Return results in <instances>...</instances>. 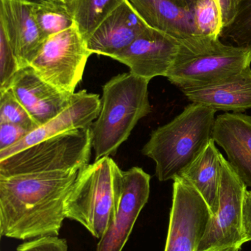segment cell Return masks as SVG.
<instances>
[{
    "instance_id": "1",
    "label": "cell",
    "mask_w": 251,
    "mask_h": 251,
    "mask_svg": "<svg viewBox=\"0 0 251 251\" xmlns=\"http://www.w3.org/2000/svg\"><path fill=\"white\" fill-rule=\"evenodd\" d=\"M80 171L0 176L1 237L30 240L58 236L64 202Z\"/></svg>"
},
{
    "instance_id": "2",
    "label": "cell",
    "mask_w": 251,
    "mask_h": 251,
    "mask_svg": "<svg viewBox=\"0 0 251 251\" xmlns=\"http://www.w3.org/2000/svg\"><path fill=\"white\" fill-rule=\"evenodd\" d=\"M216 112L192 103L169 123L151 133L142 153L154 161L159 181L180 176L203 152L213 139Z\"/></svg>"
},
{
    "instance_id": "3",
    "label": "cell",
    "mask_w": 251,
    "mask_h": 251,
    "mask_svg": "<svg viewBox=\"0 0 251 251\" xmlns=\"http://www.w3.org/2000/svg\"><path fill=\"white\" fill-rule=\"evenodd\" d=\"M149 82L129 72L105 84L100 113L90 126L94 161L116 154L138 122L150 114Z\"/></svg>"
},
{
    "instance_id": "4",
    "label": "cell",
    "mask_w": 251,
    "mask_h": 251,
    "mask_svg": "<svg viewBox=\"0 0 251 251\" xmlns=\"http://www.w3.org/2000/svg\"><path fill=\"white\" fill-rule=\"evenodd\" d=\"M251 52L224 44L219 36H195L180 41L167 74L180 89L205 86L240 73L251 66Z\"/></svg>"
},
{
    "instance_id": "5",
    "label": "cell",
    "mask_w": 251,
    "mask_h": 251,
    "mask_svg": "<svg viewBox=\"0 0 251 251\" xmlns=\"http://www.w3.org/2000/svg\"><path fill=\"white\" fill-rule=\"evenodd\" d=\"M122 174L110 156L83 168L65 199L66 218L79 223L100 240L114 210Z\"/></svg>"
},
{
    "instance_id": "6",
    "label": "cell",
    "mask_w": 251,
    "mask_h": 251,
    "mask_svg": "<svg viewBox=\"0 0 251 251\" xmlns=\"http://www.w3.org/2000/svg\"><path fill=\"white\" fill-rule=\"evenodd\" d=\"M91 128L72 130L38 142L0 160V176L81 171L89 163Z\"/></svg>"
},
{
    "instance_id": "7",
    "label": "cell",
    "mask_w": 251,
    "mask_h": 251,
    "mask_svg": "<svg viewBox=\"0 0 251 251\" xmlns=\"http://www.w3.org/2000/svg\"><path fill=\"white\" fill-rule=\"evenodd\" d=\"M91 54L75 26L49 37L29 66L43 80L72 95Z\"/></svg>"
},
{
    "instance_id": "8",
    "label": "cell",
    "mask_w": 251,
    "mask_h": 251,
    "mask_svg": "<svg viewBox=\"0 0 251 251\" xmlns=\"http://www.w3.org/2000/svg\"><path fill=\"white\" fill-rule=\"evenodd\" d=\"M219 204L197 251H240L245 242L243 201L247 187L223 157Z\"/></svg>"
},
{
    "instance_id": "9",
    "label": "cell",
    "mask_w": 251,
    "mask_h": 251,
    "mask_svg": "<svg viewBox=\"0 0 251 251\" xmlns=\"http://www.w3.org/2000/svg\"><path fill=\"white\" fill-rule=\"evenodd\" d=\"M212 216L195 187L183 177H176L165 251H197Z\"/></svg>"
},
{
    "instance_id": "10",
    "label": "cell",
    "mask_w": 251,
    "mask_h": 251,
    "mask_svg": "<svg viewBox=\"0 0 251 251\" xmlns=\"http://www.w3.org/2000/svg\"><path fill=\"white\" fill-rule=\"evenodd\" d=\"M150 193V176L134 167L122 174V182L109 225L96 251H122Z\"/></svg>"
},
{
    "instance_id": "11",
    "label": "cell",
    "mask_w": 251,
    "mask_h": 251,
    "mask_svg": "<svg viewBox=\"0 0 251 251\" xmlns=\"http://www.w3.org/2000/svg\"><path fill=\"white\" fill-rule=\"evenodd\" d=\"M180 41L164 32L147 27L129 47L113 57L130 69V73L150 81L156 76L166 77Z\"/></svg>"
},
{
    "instance_id": "12",
    "label": "cell",
    "mask_w": 251,
    "mask_h": 251,
    "mask_svg": "<svg viewBox=\"0 0 251 251\" xmlns=\"http://www.w3.org/2000/svg\"><path fill=\"white\" fill-rule=\"evenodd\" d=\"M144 23L178 41L200 36V0H128Z\"/></svg>"
},
{
    "instance_id": "13",
    "label": "cell",
    "mask_w": 251,
    "mask_h": 251,
    "mask_svg": "<svg viewBox=\"0 0 251 251\" xmlns=\"http://www.w3.org/2000/svg\"><path fill=\"white\" fill-rule=\"evenodd\" d=\"M100 99L97 94L78 91L72 95L70 104L56 117L28 133L14 146L0 151V160L46 139L78 128L91 126L98 117Z\"/></svg>"
},
{
    "instance_id": "14",
    "label": "cell",
    "mask_w": 251,
    "mask_h": 251,
    "mask_svg": "<svg viewBox=\"0 0 251 251\" xmlns=\"http://www.w3.org/2000/svg\"><path fill=\"white\" fill-rule=\"evenodd\" d=\"M0 27L4 31L21 69L35 58L46 40L34 16V4L23 0H0Z\"/></svg>"
},
{
    "instance_id": "15",
    "label": "cell",
    "mask_w": 251,
    "mask_h": 251,
    "mask_svg": "<svg viewBox=\"0 0 251 251\" xmlns=\"http://www.w3.org/2000/svg\"><path fill=\"white\" fill-rule=\"evenodd\" d=\"M10 91L38 126L63 111L72 95L43 80L30 66L21 69L10 85Z\"/></svg>"
},
{
    "instance_id": "16",
    "label": "cell",
    "mask_w": 251,
    "mask_h": 251,
    "mask_svg": "<svg viewBox=\"0 0 251 251\" xmlns=\"http://www.w3.org/2000/svg\"><path fill=\"white\" fill-rule=\"evenodd\" d=\"M147 27L129 1L125 0L87 40V48L91 54L113 58L129 47Z\"/></svg>"
},
{
    "instance_id": "17",
    "label": "cell",
    "mask_w": 251,
    "mask_h": 251,
    "mask_svg": "<svg viewBox=\"0 0 251 251\" xmlns=\"http://www.w3.org/2000/svg\"><path fill=\"white\" fill-rule=\"evenodd\" d=\"M212 137L226 153L236 174L251 189V116L235 113L220 115Z\"/></svg>"
},
{
    "instance_id": "18",
    "label": "cell",
    "mask_w": 251,
    "mask_h": 251,
    "mask_svg": "<svg viewBox=\"0 0 251 251\" xmlns=\"http://www.w3.org/2000/svg\"><path fill=\"white\" fill-rule=\"evenodd\" d=\"M192 103L210 107L215 111L241 113L251 109V68L211 85L183 88Z\"/></svg>"
},
{
    "instance_id": "19",
    "label": "cell",
    "mask_w": 251,
    "mask_h": 251,
    "mask_svg": "<svg viewBox=\"0 0 251 251\" xmlns=\"http://www.w3.org/2000/svg\"><path fill=\"white\" fill-rule=\"evenodd\" d=\"M223 157L212 139L203 152L180 176L191 183L200 193L212 215L216 213L219 204Z\"/></svg>"
},
{
    "instance_id": "20",
    "label": "cell",
    "mask_w": 251,
    "mask_h": 251,
    "mask_svg": "<svg viewBox=\"0 0 251 251\" xmlns=\"http://www.w3.org/2000/svg\"><path fill=\"white\" fill-rule=\"evenodd\" d=\"M125 0H71L67 4L77 27L86 42L102 22Z\"/></svg>"
},
{
    "instance_id": "21",
    "label": "cell",
    "mask_w": 251,
    "mask_h": 251,
    "mask_svg": "<svg viewBox=\"0 0 251 251\" xmlns=\"http://www.w3.org/2000/svg\"><path fill=\"white\" fill-rule=\"evenodd\" d=\"M233 6L232 18L223 26L220 39L251 52V0H233Z\"/></svg>"
},
{
    "instance_id": "22",
    "label": "cell",
    "mask_w": 251,
    "mask_h": 251,
    "mask_svg": "<svg viewBox=\"0 0 251 251\" xmlns=\"http://www.w3.org/2000/svg\"><path fill=\"white\" fill-rule=\"evenodd\" d=\"M33 11L38 29L44 40L76 26L67 4L61 0L34 4Z\"/></svg>"
},
{
    "instance_id": "23",
    "label": "cell",
    "mask_w": 251,
    "mask_h": 251,
    "mask_svg": "<svg viewBox=\"0 0 251 251\" xmlns=\"http://www.w3.org/2000/svg\"><path fill=\"white\" fill-rule=\"evenodd\" d=\"M13 124L32 131L38 127L10 89L0 92V124Z\"/></svg>"
},
{
    "instance_id": "24",
    "label": "cell",
    "mask_w": 251,
    "mask_h": 251,
    "mask_svg": "<svg viewBox=\"0 0 251 251\" xmlns=\"http://www.w3.org/2000/svg\"><path fill=\"white\" fill-rule=\"evenodd\" d=\"M20 69L4 31L0 27V92L10 88Z\"/></svg>"
},
{
    "instance_id": "25",
    "label": "cell",
    "mask_w": 251,
    "mask_h": 251,
    "mask_svg": "<svg viewBox=\"0 0 251 251\" xmlns=\"http://www.w3.org/2000/svg\"><path fill=\"white\" fill-rule=\"evenodd\" d=\"M16 251H68L67 242L56 237L34 239L19 245Z\"/></svg>"
},
{
    "instance_id": "26",
    "label": "cell",
    "mask_w": 251,
    "mask_h": 251,
    "mask_svg": "<svg viewBox=\"0 0 251 251\" xmlns=\"http://www.w3.org/2000/svg\"><path fill=\"white\" fill-rule=\"evenodd\" d=\"M30 131L13 124H0V151L5 150L20 141Z\"/></svg>"
},
{
    "instance_id": "27",
    "label": "cell",
    "mask_w": 251,
    "mask_h": 251,
    "mask_svg": "<svg viewBox=\"0 0 251 251\" xmlns=\"http://www.w3.org/2000/svg\"><path fill=\"white\" fill-rule=\"evenodd\" d=\"M243 231L245 242H251V190H246L243 201Z\"/></svg>"
},
{
    "instance_id": "28",
    "label": "cell",
    "mask_w": 251,
    "mask_h": 251,
    "mask_svg": "<svg viewBox=\"0 0 251 251\" xmlns=\"http://www.w3.org/2000/svg\"><path fill=\"white\" fill-rule=\"evenodd\" d=\"M222 12L223 26L228 23L233 16V0H218Z\"/></svg>"
},
{
    "instance_id": "29",
    "label": "cell",
    "mask_w": 251,
    "mask_h": 251,
    "mask_svg": "<svg viewBox=\"0 0 251 251\" xmlns=\"http://www.w3.org/2000/svg\"><path fill=\"white\" fill-rule=\"evenodd\" d=\"M23 1H28L34 4H44L47 3L52 2V1H56V0H23Z\"/></svg>"
},
{
    "instance_id": "30",
    "label": "cell",
    "mask_w": 251,
    "mask_h": 251,
    "mask_svg": "<svg viewBox=\"0 0 251 251\" xmlns=\"http://www.w3.org/2000/svg\"><path fill=\"white\" fill-rule=\"evenodd\" d=\"M63 2L66 3V4H69L71 0H61Z\"/></svg>"
}]
</instances>
